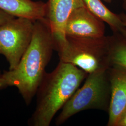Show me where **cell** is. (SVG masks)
Segmentation results:
<instances>
[{
  "instance_id": "cell-15",
  "label": "cell",
  "mask_w": 126,
  "mask_h": 126,
  "mask_svg": "<svg viewBox=\"0 0 126 126\" xmlns=\"http://www.w3.org/2000/svg\"><path fill=\"white\" fill-rule=\"evenodd\" d=\"M6 87L4 81L2 78V72L0 70V89H4Z\"/></svg>"
},
{
  "instance_id": "cell-10",
  "label": "cell",
  "mask_w": 126,
  "mask_h": 126,
  "mask_svg": "<svg viewBox=\"0 0 126 126\" xmlns=\"http://www.w3.org/2000/svg\"><path fill=\"white\" fill-rule=\"evenodd\" d=\"M86 7L97 18L108 24L113 34L122 35L126 39V27L120 14L114 13L104 4L101 0H83Z\"/></svg>"
},
{
  "instance_id": "cell-2",
  "label": "cell",
  "mask_w": 126,
  "mask_h": 126,
  "mask_svg": "<svg viewBox=\"0 0 126 126\" xmlns=\"http://www.w3.org/2000/svg\"><path fill=\"white\" fill-rule=\"evenodd\" d=\"M88 73L59 61L51 72H46L36 92L34 112L28 121L30 126H49L53 118L86 79Z\"/></svg>"
},
{
  "instance_id": "cell-16",
  "label": "cell",
  "mask_w": 126,
  "mask_h": 126,
  "mask_svg": "<svg viewBox=\"0 0 126 126\" xmlns=\"http://www.w3.org/2000/svg\"><path fill=\"white\" fill-rule=\"evenodd\" d=\"M104 1H105V2H106L107 3H110L112 2V1H113V0H103Z\"/></svg>"
},
{
  "instance_id": "cell-1",
  "label": "cell",
  "mask_w": 126,
  "mask_h": 126,
  "mask_svg": "<svg viewBox=\"0 0 126 126\" xmlns=\"http://www.w3.org/2000/svg\"><path fill=\"white\" fill-rule=\"evenodd\" d=\"M54 50L49 22L45 17L38 19L34 22L31 43L17 66L2 72L6 87H16L27 106L36 95Z\"/></svg>"
},
{
  "instance_id": "cell-7",
  "label": "cell",
  "mask_w": 126,
  "mask_h": 126,
  "mask_svg": "<svg viewBox=\"0 0 126 126\" xmlns=\"http://www.w3.org/2000/svg\"><path fill=\"white\" fill-rule=\"evenodd\" d=\"M66 36L97 38L105 36L104 23L86 6L77 8L69 16L65 27Z\"/></svg>"
},
{
  "instance_id": "cell-3",
  "label": "cell",
  "mask_w": 126,
  "mask_h": 126,
  "mask_svg": "<svg viewBox=\"0 0 126 126\" xmlns=\"http://www.w3.org/2000/svg\"><path fill=\"white\" fill-rule=\"evenodd\" d=\"M108 69H101L88 74L83 86L75 91L62 108L56 119L57 126L86 110L98 109L108 112L111 98Z\"/></svg>"
},
{
  "instance_id": "cell-8",
  "label": "cell",
  "mask_w": 126,
  "mask_h": 126,
  "mask_svg": "<svg viewBox=\"0 0 126 126\" xmlns=\"http://www.w3.org/2000/svg\"><path fill=\"white\" fill-rule=\"evenodd\" d=\"M111 98L107 126H116L126 110V68L112 65L108 68Z\"/></svg>"
},
{
  "instance_id": "cell-6",
  "label": "cell",
  "mask_w": 126,
  "mask_h": 126,
  "mask_svg": "<svg viewBox=\"0 0 126 126\" xmlns=\"http://www.w3.org/2000/svg\"><path fill=\"white\" fill-rule=\"evenodd\" d=\"M45 18L50 24L54 40L55 50H61L66 42L65 27L72 11L85 6L83 0H49Z\"/></svg>"
},
{
  "instance_id": "cell-4",
  "label": "cell",
  "mask_w": 126,
  "mask_h": 126,
  "mask_svg": "<svg viewBox=\"0 0 126 126\" xmlns=\"http://www.w3.org/2000/svg\"><path fill=\"white\" fill-rule=\"evenodd\" d=\"M58 53L60 61L72 64L88 74L111 66L109 36H66L65 44Z\"/></svg>"
},
{
  "instance_id": "cell-9",
  "label": "cell",
  "mask_w": 126,
  "mask_h": 126,
  "mask_svg": "<svg viewBox=\"0 0 126 126\" xmlns=\"http://www.w3.org/2000/svg\"><path fill=\"white\" fill-rule=\"evenodd\" d=\"M0 9L16 17H24L36 21L45 18L47 3L32 0H0Z\"/></svg>"
},
{
  "instance_id": "cell-11",
  "label": "cell",
  "mask_w": 126,
  "mask_h": 126,
  "mask_svg": "<svg viewBox=\"0 0 126 126\" xmlns=\"http://www.w3.org/2000/svg\"><path fill=\"white\" fill-rule=\"evenodd\" d=\"M109 37L111 66L118 65L126 68V39L118 34H113Z\"/></svg>"
},
{
  "instance_id": "cell-13",
  "label": "cell",
  "mask_w": 126,
  "mask_h": 126,
  "mask_svg": "<svg viewBox=\"0 0 126 126\" xmlns=\"http://www.w3.org/2000/svg\"><path fill=\"white\" fill-rule=\"evenodd\" d=\"M116 126H126V110L119 120Z\"/></svg>"
},
{
  "instance_id": "cell-5",
  "label": "cell",
  "mask_w": 126,
  "mask_h": 126,
  "mask_svg": "<svg viewBox=\"0 0 126 126\" xmlns=\"http://www.w3.org/2000/svg\"><path fill=\"white\" fill-rule=\"evenodd\" d=\"M34 22L15 17L0 25V55L9 63V70L16 68L30 45Z\"/></svg>"
},
{
  "instance_id": "cell-14",
  "label": "cell",
  "mask_w": 126,
  "mask_h": 126,
  "mask_svg": "<svg viewBox=\"0 0 126 126\" xmlns=\"http://www.w3.org/2000/svg\"><path fill=\"white\" fill-rule=\"evenodd\" d=\"M123 9L126 10V0H123ZM121 18L122 19V21L123 22V24L126 27V15L125 14L122 13L120 14Z\"/></svg>"
},
{
  "instance_id": "cell-12",
  "label": "cell",
  "mask_w": 126,
  "mask_h": 126,
  "mask_svg": "<svg viewBox=\"0 0 126 126\" xmlns=\"http://www.w3.org/2000/svg\"><path fill=\"white\" fill-rule=\"evenodd\" d=\"M14 17L15 16L12 15L5 12L2 9H0V25Z\"/></svg>"
}]
</instances>
